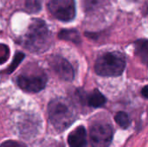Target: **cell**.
<instances>
[{
    "label": "cell",
    "instance_id": "obj_1",
    "mask_svg": "<svg viewBox=\"0 0 148 147\" xmlns=\"http://www.w3.org/2000/svg\"><path fill=\"white\" fill-rule=\"evenodd\" d=\"M23 47L32 53H42L51 45V33L42 19H33L23 38Z\"/></svg>",
    "mask_w": 148,
    "mask_h": 147
},
{
    "label": "cell",
    "instance_id": "obj_2",
    "mask_svg": "<svg viewBox=\"0 0 148 147\" xmlns=\"http://www.w3.org/2000/svg\"><path fill=\"white\" fill-rule=\"evenodd\" d=\"M50 123L57 131H63L69 127L76 119V111L66 99L56 98L52 100L48 106Z\"/></svg>",
    "mask_w": 148,
    "mask_h": 147
},
{
    "label": "cell",
    "instance_id": "obj_3",
    "mask_svg": "<svg viewBox=\"0 0 148 147\" xmlns=\"http://www.w3.org/2000/svg\"><path fill=\"white\" fill-rule=\"evenodd\" d=\"M125 67V55L121 52L114 51L105 53L99 56L95 64V70L101 76L116 77L122 75Z\"/></svg>",
    "mask_w": 148,
    "mask_h": 147
},
{
    "label": "cell",
    "instance_id": "obj_4",
    "mask_svg": "<svg viewBox=\"0 0 148 147\" xmlns=\"http://www.w3.org/2000/svg\"><path fill=\"white\" fill-rule=\"evenodd\" d=\"M48 81L47 75L42 70L20 75L16 79L17 86L25 92L38 93L44 89Z\"/></svg>",
    "mask_w": 148,
    "mask_h": 147
},
{
    "label": "cell",
    "instance_id": "obj_5",
    "mask_svg": "<svg viewBox=\"0 0 148 147\" xmlns=\"http://www.w3.org/2000/svg\"><path fill=\"white\" fill-rule=\"evenodd\" d=\"M48 9L56 19L62 22L73 20L76 13L75 0H51Z\"/></svg>",
    "mask_w": 148,
    "mask_h": 147
},
{
    "label": "cell",
    "instance_id": "obj_6",
    "mask_svg": "<svg viewBox=\"0 0 148 147\" xmlns=\"http://www.w3.org/2000/svg\"><path fill=\"white\" fill-rule=\"evenodd\" d=\"M113 128L108 123L97 122L90 128V142L93 147H108L113 139Z\"/></svg>",
    "mask_w": 148,
    "mask_h": 147
},
{
    "label": "cell",
    "instance_id": "obj_7",
    "mask_svg": "<svg viewBox=\"0 0 148 147\" xmlns=\"http://www.w3.org/2000/svg\"><path fill=\"white\" fill-rule=\"evenodd\" d=\"M49 65L56 75L66 81H72L75 78V71L71 64L62 56H53Z\"/></svg>",
    "mask_w": 148,
    "mask_h": 147
},
{
    "label": "cell",
    "instance_id": "obj_8",
    "mask_svg": "<svg viewBox=\"0 0 148 147\" xmlns=\"http://www.w3.org/2000/svg\"><path fill=\"white\" fill-rule=\"evenodd\" d=\"M68 143L70 147H87V132L83 126H80L69 134Z\"/></svg>",
    "mask_w": 148,
    "mask_h": 147
},
{
    "label": "cell",
    "instance_id": "obj_9",
    "mask_svg": "<svg viewBox=\"0 0 148 147\" xmlns=\"http://www.w3.org/2000/svg\"><path fill=\"white\" fill-rule=\"evenodd\" d=\"M83 100L85 101V103L88 107L97 108L104 106L107 102L106 97L97 89H95L90 94H87L83 96Z\"/></svg>",
    "mask_w": 148,
    "mask_h": 147
},
{
    "label": "cell",
    "instance_id": "obj_10",
    "mask_svg": "<svg viewBox=\"0 0 148 147\" xmlns=\"http://www.w3.org/2000/svg\"><path fill=\"white\" fill-rule=\"evenodd\" d=\"M109 0H83L84 10L87 14H93L107 7Z\"/></svg>",
    "mask_w": 148,
    "mask_h": 147
},
{
    "label": "cell",
    "instance_id": "obj_11",
    "mask_svg": "<svg viewBox=\"0 0 148 147\" xmlns=\"http://www.w3.org/2000/svg\"><path fill=\"white\" fill-rule=\"evenodd\" d=\"M135 53L137 55L140 57L143 63H147L148 49L147 39L138 40L137 42H135Z\"/></svg>",
    "mask_w": 148,
    "mask_h": 147
},
{
    "label": "cell",
    "instance_id": "obj_12",
    "mask_svg": "<svg viewBox=\"0 0 148 147\" xmlns=\"http://www.w3.org/2000/svg\"><path fill=\"white\" fill-rule=\"evenodd\" d=\"M58 37L62 40L70 41L75 43H79L81 42L80 34L75 29H63L58 34Z\"/></svg>",
    "mask_w": 148,
    "mask_h": 147
},
{
    "label": "cell",
    "instance_id": "obj_13",
    "mask_svg": "<svg viewBox=\"0 0 148 147\" xmlns=\"http://www.w3.org/2000/svg\"><path fill=\"white\" fill-rule=\"evenodd\" d=\"M114 120L116 121V123L122 127L123 129L127 128L130 126V118L128 116V114L125 112H118L114 117Z\"/></svg>",
    "mask_w": 148,
    "mask_h": 147
},
{
    "label": "cell",
    "instance_id": "obj_14",
    "mask_svg": "<svg viewBox=\"0 0 148 147\" xmlns=\"http://www.w3.org/2000/svg\"><path fill=\"white\" fill-rule=\"evenodd\" d=\"M25 9L29 13H37L42 9V0H25Z\"/></svg>",
    "mask_w": 148,
    "mask_h": 147
},
{
    "label": "cell",
    "instance_id": "obj_15",
    "mask_svg": "<svg viewBox=\"0 0 148 147\" xmlns=\"http://www.w3.org/2000/svg\"><path fill=\"white\" fill-rule=\"evenodd\" d=\"M23 59H24V55H23V53H21V52L16 53V54L15 55V57H14V60H13L12 63H11L10 66L7 68L6 73H7V74H11V73L16 68V67L19 65V63H20Z\"/></svg>",
    "mask_w": 148,
    "mask_h": 147
},
{
    "label": "cell",
    "instance_id": "obj_16",
    "mask_svg": "<svg viewBox=\"0 0 148 147\" xmlns=\"http://www.w3.org/2000/svg\"><path fill=\"white\" fill-rule=\"evenodd\" d=\"M10 56V49L5 44L0 43V64L4 63Z\"/></svg>",
    "mask_w": 148,
    "mask_h": 147
},
{
    "label": "cell",
    "instance_id": "obj_17",
    "mask_svg": "<svg viewBox=\"0 0 148 147\" xmlns=\"http://www.w3.org/2000/svg\"><path fill=\"white\" fill-rule=\"evenodd\" d=\"M0 147H27L24 144L14 140H8L0 145Z\"/></svg>",
    "mask_w": 148,
    "mask_h": 147
},
{
    "label": "cell",
    "instance_id": "obj_18",
    "mask_svg": "<svg viewBox=\"0 0 148 147\" xmlns=\"http://www.w3.org/2000/svg\"><path fill=\"white\" fill-rule=\"evenodd\" d=\"M141 94H142V95H143V97H144L145 99L147 98V86H145V87L143 88V89H142V91H141Z\"/></svg>",
    "mask_w": 148,
    "mask_h": 147
}]
</instances>
